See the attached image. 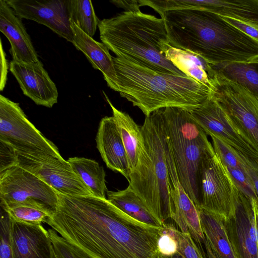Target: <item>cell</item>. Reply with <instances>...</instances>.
Segmentation results:
<instances>
[{
	"mask_svg": "<svg viewBox=\"0 0 258 258\" xmlns=\"http://www.w3.org/2000/svg\"><path fill=\"white\" fill-rule=\"evenodd\" d=\"M57 194L56 210L45 223L90 258H155L163 228L135 219L107 199Z\"/></svg>",
	"mask_w": 258,
	"mask_h": 258,
	"instance_id": "cell-1",
	"label": "cell"
},
{
	"mask_svg": "<svg viewBox=\"0 0 258 258\" xmlns=\"http://www.w3.org/2000/svg\"><path fill=\"white\" fill-rule=\"evenodd\" d=\"M162 18L171 46L192 52L211 64L258 57V42L214 13L170 10Z\"/></svg>",
	"mask_w": 258,
	"mask_h": 258,
	"instance_id": "cell-2",
	"label": "cell"
},
{
	"mask_svg": "<svg viewBox=\"0 0 258 258\" xmlns=\"http://www.w3.org/2000/svg\"><path fill=\"white\" fill-rule=\"evenodd\" d=\"M120 95L146 115L168 107L190 111L210 97L212 91L194 79L163 73L130 59L113 57Z\"/></svg>",
	"mask_w": 258,
	"mask_h": 258,
	"instance_id": "cell-3",
	"label": "cell"
},
{
	"mask_svg": "<svg viewBox=\"0 0 258 258\" xmlns=\"http://www.w3.org/2000/svg\"><path fill=\"white\" fill-rule=\"evenodd\" d=\"M100 39L116 57L155 71L187 76L165 56L170 45L162 18L139 11H124L99 20Z\"/></svg>",
	"mask_w": 258,
	"mask_h": 258,
	"instance_id": "cell-4",
	"label": "cell"
},
{
	"mask_svg": "<svg viewBox=\"0 0 258 258\" xmlns=\"http://www.w3.org/2000/svg\"><path fill=\"white\" fill-rule=\"evenodd\" d=\"M142 141L136 165L131 171L128 186L163 224L172 219L165 153L166 134L161 109L146 116L141 126Z\"/></svg>",
	"mask_w": 258,
	"mask_h": 258,
	"instance_id": "cell-5",
	"label": "cell"
},
{
	"mask_svg": "<svg viewBox=\"0 0 258 258\" xmlns=\"http://www.w3.org/2000/svg\"><path fill=\"white\" fill-rule=\"evenodd\" d=\"M167 143L179 181L197 208L200 207L199 171L204 157L214 150L207 135L189 111L168 107L161 109Z\"/></svg>",
	"mask_w": 258,
	"mask_h": 258,
	"instance_id": "cell-6",
	"label": "cell"
},
{
	"mask_svg": "<svg viewBox=\"0 0 258 258\" xmlns=\"http://www.w3.org/2000/svg\"><path fill=\"white\" fill-rule=\"evenodd\" d=\"M0 142L17 156L61 157L57 146L30 121L18 103L0 95Z\"/></svg>",
	"mask_w": 258,
	"mask_h": 258,
	"instance_id": "cell-7",
	"label": "cell"
},
{
	"mask_svg": "<svg viewBox=\"0 0 258 258\" xmlns=\"http://www.w3.org/2000/svg\"><path fill=\"white\" fill-rule=\"evenodd\" d=\"M0 200L3 209L29 206L44 211L50 216L55 212L58 200L52 187L17 165L0 171Z\"/></svg>",
	"mask_w": 258,
	"mask_h": 258,
	"instance_id": "cell-8",
	"label": "cell"
},
{
	"mask_svg": "<svg viewBox=\"0 0 258 258\" xmlns=\"http://www.w3.org/2000/svg\"><path fill=\"white\" fill-rule=\"evenodd\" d=\"M212 85V97L258 154V101L246 89L215 73Z\"/></svg>",
	"mask_w": 258,
	"mask_h": 258,
	"instance_id": "cell-9",
	"label": "cell"
},
{
	"mask_svg": "<svg viewBox=\"0 0 258 258\" xmlns=\"http://www.w3.org/2000/svg\"><path fill=\"white\" fill-rule=\"evenodd\" d=\"M200 207L228 217L232 211L236 186L214 150L203 159L199 171Z\"/></svg>",
	"mask_w": 258,
	"mask_h": 258,
	"instance_id": "cell-10",
	"label": "cell"
},
{
	"mask_svg": "<svg viewBox=\"0 0 258 258\" xmlns=\"http://www.w3.org/2000/svg\"><path fill=\"white\" fill-rule=\"evenodd\" d=\"M17 165L36 175L57 192L67 196H93L67 160L51 155L17 156Z\"/></svg>",
	"mask_w": 258,
	"mask_h": 258,
	"instance_id": "cell-11",
	"label": "cell"
},
{
	"mask_svg": "<svg viewBox=\"0 0 258 258\" xmlns=\"http://www.w3.org/2000/svg\"><path fill=\"white\" fill-rule=\"evenodd\" d=\"M21 19L35 21L73 43L69 0H5Z\"/></svg>",
	"mask_w": 258,
	"mask_h": 258,
	"instance_id": "cell-12",
	"label": "cell"
},
{
	"mask_svg": "<svg viewBox=\"0 0 258 258\" xmlns=\"http://www.w3.org/2000/svg\"><path fill=\"white\" fill-rule=\"evenodd\" d=\"M189 112L207 135L218 137L243 154L258 155L234 128L225 111L212 96Z\"/></svg>",
	"mask_w": 258,
	"mask_h": 258,
	"instance_id": "cell-13",
	"label": "cell"
},
{
	"mask_svg": "<svg viewBox=\"0 0 258 258\" xmlns=\"http://www.w3.org/2000/svg\"><path fill=\"white\" fill-rule=\"evenodd\" d=\"M251 216L250 200L236 187L232 211L224 218L226 230L236 258H258V247L251 228Z\"/></svg>",
	"mask_w": 258,
	"mask_h": 258,
	"instance_id": "cell-14",
	"label": "cell"
},
{
	"mask_svg": "<svg viewBox=\"0 0 258 258\" xmlns=\"http://www.w3.org/2000/svg\"><path fill=\"white\" fill-rule=\"evenodd\" d=\"M170 196L174 207L172 218L183 233H189L204 255L203 248L205 236L200 222L197 207L181 185L174 160L172 156L166 158Z\"/></svg>",
	"mask_w": 258,
	"mask_h": 258,
	"instance_id": "cell-15",
	"label": "cell"
},
{
	"mask_svg": "<svg viewBox=\"0 0 258 258\" xmlns=\"http://www.w3.org/2000/svg\"><path fill=\"white\" fill-rule=\"evenodd\" d=\"M9 67L23 93L35 104L51 108L57 103L56 86L40 60L25 63L12 60Z\"/></svg>",
	"mask_w": 258,
	"mask_h": 258,
	"instance_id": "cell-16",
	"label": "cell"
},
{
	"mask_svg": "<svg viewBox=\"0 0 258 258\" xmlns=\"http://www.w3.org/2000/svg\"><path fill=\"white\" fill-rule=\"evenodd\" d=\"M11 234L14 258H55L48 230L42 224L11 219Z\"/></svg>",
	"mask_w": 258,
	"mask_h": 258,
	"instance_id": "cell-17",
	"label": "cell"
},
{
	"mask_svg": "<svg viewBox=\"0 0 258 258\" xmlns=\"http://www.w3.org/2000/svg\"><path fill=\"white\" fill-rule=\"evenodd\" d=\"M97 148L107 167L129 180L131 170L127 155L116 124L112 116L100 121L96 136Z\"/></svg>",
	"mask_w": 258,
	"mask_h": 258,
	"instance_id": "cell-18",
	"label": "cell"
},
{
	"mask_svg": "<svg viewBox=\"0 0 258 258\" xmlns=\"http://www.w3.org/2000/svg\"><path fill=\"white\" fill-rule=\"evenodd\" d=\"M0 31L10 43L13 60L25 63L38 60L37 52L21 19L5 0L0 1Z\"/></svg>",
	"mask_w": 258,
	"mask_h": 258,
	"instance_id": "cell-19",
	"label": "cell"
},
{
	"mask_svg": "<svg viewBox=\"0 0 258 258\" xmlns=\"http://www.w3.org/2000/svg\"><path fill=\"white\" fill-rule=\"evenodd\" d=\"M71 26L73 33L72 43L83 53L94 69L101 72L108 86L118 92V79L113 57L108 48L103 43L95 40L85 34L74 23L71 22Z\"/></svg>",
	"mask_w": 258,
	"mask_h": 258,
	"instance_id": "cell-20",
	"label": "cell"
},
{
	"mask_svg": "<svg viewBox=\"0 0 258 258\" xmlns=\"http://www.w3.org/2000/svg\"><path fill=\"white\" fill-rule=\"evenodd\" d=\"M165 56L180 71L213 92L212 80L215 72L211 64L192 52L176 48L170 45L165 51Z\"/></svg>",
	"mask_w": 258,
	"mask_h": 258,
	"instance_id": "cell-21",
	"label": "cell"
},
{
	"mask_svg": "<svg viewBox=\"0 0 258 258\" xmlns=\"http://www.w3.org/2000/svg\"><path fill=\"white\" fill-rule=\"evenodd\" d=\"M201 227L207 240L220 258H236L224 224V217L197 208Z\"/></svg>",
	"mask_w": 258,
	"mask_h": 258,
	"instance_id": "cell-22",
	"label": "cell"
},
{
	"mask_svg": "<svg viewBox=\"0 0 258 258\" xmlns=\"http://www.w3.org/2000/svg\"><path fill=\"white\" fill-rule=\"evenodd\" d=\"M211 66L215 73L246 89L258 101V57Z\"/></svg>",
	"mask_w": 258,
	"mask_h": 258,
	"instance_id": "cell-23",
	"label": "cell"
},
{
	"mask_svg": "<svg viewBox=\"0 0 258 258\" xmlns=\"http://www.w3.org/2000/svg\"><path fill=\"white\" fill-rule=\"evenodd\" d=\"M107 199L135 219L157 228L163 227L164 224L151 213L141 198L129 186L123 190L108 191Z\"/></svg>",
	"mask_w": 258,
	"mask_h": 258,
	"instance_id": "cell-24",
	"label": "cell"
},
{
	"mask_svg": "<svg viewBox=\"0 0 258 258\" xmlns=\"http://www.w3.org/2000/svg\"><path fill=\"white\" fill-rule=\"evenodd\" d=\"M111 107L112 117L116 124L127 155L131 171L136 165L142 141L141 126H139L128 113L117 109L103 92Z\"/></svg>",
	"mask_w": 258,
	"mask_h": 258,
	"instance_id": "cell-25",
	"label": "cell"
},
{
	"mask_svg": "<svg viewBox=\"0 0 258 258\" xmlns=\"http://www.w3.org/2000/svg\"><path fill=\"white\" fill-rule=\"evenodd\" d=\"M205 11L258 27V0H206Z\"/></svg>",
	"mask_w": 258,
	"mask_h": 258,
	"instance_id": "cell-26",
	"label": "cell"
},
{
	"mask_svg": "<svg viewBox=\"0 0 258 258\" xmlns=\"http://www.w3.org/2000/svg\"><path fill=\"white\" fill-rule=\"evenodd\" d=\"M74 171L95 197L106 199L108 191L105 172L96 161L84 157H71L67 160Z\"/></svg>",
	"mask_w": 258,
	"mask_h": 258,
	"instance_id": "cell-27",
	"label": "cell"
},
{
	"mask_svg": "<svg viewBox=\"0 0 258 258\" xmlns=\"http://www.w3.org/2000/svg\"><path fill=\"white\" fill-rule=\"evenodd\" d=\"M70 22L85 34L93 38L99 20L95 14L90 0H69Z\"/></svg>",
	"mask_w": 258,
	"mask_h": 258,
	"instance_id": "cell-28",
	"label": "cell"
},
{
	"mask_svg": "<svg viewBox=\"0 0 258 258\" xmlns=\"http://www.w3.org/2000/svg\"><path fill=\"white\" fill-rule=\"evenodd\" d=\"M2 209L12 220L24 224H41L50 216L44 211L29 206H20Z\"/></svg>",
	"mask_w": 258,
	"mask_h": 258,
	"instance_id": "cell-29",
	"label": "cell"
},
{
	"mask_svg": "<svg viewBox=\"0 0 258 258\" xmlns=\"http://www.w3.org/2000/svg\"><path fill=\"white\" fill-rule=\"evenodd\" d=\"M215 153L226 167L238 169L246 171L243 163L236 151L218 137L210 135Z\"/></svg>",
	"mask_w": 258,
	"mask_h": 258,
	"instance_id": "cell-30",
	"label": "cell"
},
{
	"mask_svg": "<svg viewBox=\"0 0 258 258\" xmlns=\"http://www.w3.org/2000/svg\"><path fill=\"white\" fill-rule=\"evenodd\" d=\"M47 230L52 243L55 258H90L52 228Z\"/></svg>",
	"mask_w": 258,
	"mask_h": 258,
	"instance_id": "cell-31",
	"label": "cell"
},
{
	"mask_svg": "<svg viewBox=\"0 0 258 258\" xmlns=\"http://www.w3.org/2000/svg\"><path fill=\"white\" fill-rule=\"evenodd\" d=\"M175 230L171 224L164 223L157 243L158 251L161 254L172 256L177 253L178 244Z\"/></svg>",
	"mask_w": 258,
	"mask_h": 258,
	"instance_id": "cell-32",
	"label": "cell"
},
{
	"mask_svg": "<svg viewBox=\"0 0 258 258\" xmlns=\"http://www.w3.org/2000/svg\"><path fill=\"white\" fill-rule=\"evenodd\" d=\"M226 168L237 188L248 199L258 201V196L253 182L246 171L230 167Z\"/></svg>",
	"mask_w": 258,
	"mask_h": 258,
	"instance_id": "cell-33",
	"label": "cell"
},
{
	"mask_svg": "<svg viewBox=\"0 0 258 258\" xmlns=\"http://www.w3.org/2000/svg\"><path fill=\"white\" fill-rule=\"evenodd\" d=\"M1 213L0 258H14L11 234V219L4 210Z\"/></svg>",
	"mask_w": 258,
	"mask_h": 258,
	"instance_id": "cell-34",
	"label": "cell"
},
{
	"mask_svg": "<svg viewBox=\"0 0 258 258\" xmlns=\"http://www.w3.org/2000/svg\"><path fill=\"white\" fill-rule=\"evenodd\" d=\"M175 237L178 244L177 252L184 258H206L189 233H183L176 229Z\"/></svg>",
	"mask_w": 258,
	"mask_h": 258,
	"instance_id": "cell-35",
	"label": "cell"
},
{
	"mask_svg": "<svg viewBox=\"0 0 258 258\" xmlns=\"http://www.w3.org/2000/svg\"><path fill=\"white\" fill-rule=\"evenodd\" d=\"M235 150L243 163L246 171L250 177L258 196V155L245 154Z\"/></svg>",
	"mask_w": 258,
	"mask_h": 258,
	"instance_id": "cell-36",
	"label": "cell"
},
{
	"mask_svg": "<svg viewBox=\"0 0 258 258\" xmlns=\"http://www.w3.org/2000/svg\"><path fill=\"white\" fill-rule=\"evenodd\" d=\"M0 171L16 165L17 155L7 145L0 142Z\"/></svg>",
	"mask_w": 258,
	"mask_h": 258,
	"instance_id": "cell-37",
	"label": "cell"
},
{
	"mask_svg": "<svg viewBox=\"0 0 258 258\" xmlns=\"http://www.w3.org/2000/svg\"><path fill=\"white\" fill-rule=\"evenodd\" d=\"M222 18L227 22L258 42V27L252 26L230 18L225 17H222Z\"/></svg>",
	"mask_w": 258,
	"mask_h": 258,
	"instance_id": "cell-38",
	"label": "cell"
},
{
	"mask_svg": "<svg viewBox=\"0 0 258 258\" xmlns=\"http://www.w3.org/2000/svg\"><path fill=\"white\" fill-rule=\"evenodd\" d=\"M8 72V63L6 58V54L3 48L2 42L1 40V91H3L6 86Z\"/></svg>",
	"mask_w": 258,
	"mask_h": 258,
	"instance_id": "cell-39",
	"label": "cell"
},
{
	"mask_svg": "<svg viewBox=\"0 0 258 258\" xmlns=\"http://www.w3.org/2000/svg\"><path fill=\"white\" fill-rule=\"evenodd\" d=\"M250 201L252 208L251 228L258 247V201L252 199Z\"/></svg>",
	"mask_w": 258,
	"mask_h": 258,
	"instance_id": "cell-40",
	"label": "cell"
},
{
	"mask_svg": "<svg viewBox=\"0 0 258 258\" xmlns=\"http://www.w3.org/2000/svg\"><path fill=\"white\" fill-rule=\"evenodd\" d=\"M110 2L117 7L125 9V11H140L139 1H111Z\"/></svg>",
	"mask_w": 258,
	"mask_h": 258,
	"instance_id": "cell-41",
	"label": "cell"
},
{
	"mask_svg": "<svg viewBox=\"0 0 258 258\" xmlns=\"http://www.w3.org/2000/svg\"><path fill=\"white\" fill-rule=\"evenodd\" d=\"M204 245L206 248L207 255L208 258H220L218 254L212 247V246H211V245L210 244L209 242H208L206 238H205Z\"/></svg>",
	"mask_w": 258,
	"mask_h": 258,
	"instance_id": "cell-42",
	"label": "cell"
},
{
	"mask_svg": "<svg viewBox=\"0 0 258 258\" xmlns=\"http://www.w3.org/2000/svg\"><path fill=\"white\" fill-rule=\"evenodd\" d=\"M155 258H173V256H167L161 254L159 251L157 252Z\"/></svg>",
	"mask_w": 258,
	"mask_h": 258,
	"instance_id": "cell-43",
	"label": "cell"
},
{
	"mask_svg": "<svg viewBox=\"0 0 258 258\" xmlns=\"http://www.w3.org/2000/svg\"><path fill=\"white\" fill-rule=\"evenodd\" d=\"M173 258H184L181 254L177 252L175 255L173 256Z\"/></svg>",
	"mask_w": 258,
	"mask_h": 258,
	"instance_id": "cell-44",
	"label": "cell"
}]
</instances>
